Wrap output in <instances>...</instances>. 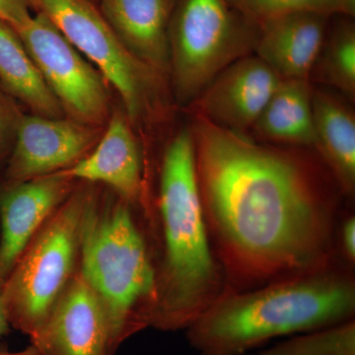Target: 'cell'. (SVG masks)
I'll return each instance as SVG.
<instances>
[{
	"label": "cell",
	"instance_id": "cell-1",
	"mask_svg": "<svg viewBox=\"0 0 355 355\" xmlns=\"http://www.w3.org/2000/svg\"><path fill=\"white\" fill-rule=\"evenodd\" d=\"M203 216L226 291H245L342 259L343 193L316 151L261 144L193 116Z\"/></svg>",
	"mask_w": 355,
	"mask_h": 355
},
{
	"label": "cell",
	"instance_id": "cell-2",
	"mask_svg": "<svg viewBox=\"0 0 355 355\" xmlns=\"http://www.w3.org/2000/svg\"><path fill=\"white\" fill-rule=\"evenodd\" d=\"M354 319V268L340 259L250 291H226L186 334L200 355H246L273 338Z\"/></svg>",
	"mask_w": 355,
	"mask_h": 355
},
{
	"label": "cell",
	"instance_id": "cell-3",
	"mask_svg": "<svg viewBox=\"0 0 355 355\" xmlns=\"http://www.w3.org/2000/svg\"><path fill=\"white\" fill-rule=\"evenodd\" d=\"M162 258L158 301L150 327L187 330L226 291V280L210 243L196 164L195 140L184 128L166 146L158 195Z\"/></svg>",
	"mask_w": 355,
	"mask_h": 355
},
{
	"label": "cell",
	"instance_id": "cell-4",
	"mask_svg": "<svg viewBox=\"0 0 355 355\" xmlns=\"http://www.w3.org/2000/svg\"><path fill=\"white\" fill-rule=\"evenodd\" d=\"M88 184L78 270L106 313L114 352L150 327L158 301L157 268L130 203L121 198L105 200Z\"/></svg>",
	"mask_w": 355,
	"mask_h": 355
},
{
	"label": "cell",
	"instance_id": "cell-5",
	"mask_svg": "<svg viewBox=\"0 0 355 355\" xmlns=\"http://www.w3.org/2000/svg\"><path fill=\"white\" fill-rule=\"evenodd\" d=\"M88 186L79 182L28 244L2 282L9 323L30 338L41 330L76 272Z\"/></svg>",
	"mask_w": 355,
	"mask_h": 355
},
{
	"label": "cell",
	"instance_id": "cell-6",
	"mask_svg": "<svg viewBox=\"0 0 355 355\" xmlns=\"http://www.w3.org/2000/svg\"><path fill=\"white\" fill-rule=\"evenodd\" d=\"M260 29L230 0H180L169 31V78L190 106L220 72L254 55Z\"/></svg>",
	"mask_w": 355,
	"mask_h": 355
},
{
	"label": "cell",
	"instance_id": "cell-7",
	"mask_svg": "<svg viewBox=\"0 0 355 355\" xmlns=\"http://www.w3.org/2000/svg\"><path fill=\"white\" fill-rule=\"evenodd\" d=\"M31 4L113 86L130 123L164 113L167 77L125 48L91 0H31Z\"/></svg>",
	"mask_w": 355,
	"mask_h": 355
},
{
	"label": "cell",
	"instance_id": "cell-8",
	"mask_svg": "<svg viewBox=\"0 0 355 355\" xmlns=\"http://www.w3.org/2000/svg\"><path fill=\"white\" fill-rule=\"evenodd\" d=\"M29 51L65 118L105 127L111 118L108 83L44 13L14 29Z\"/></svg>",
	"mask_w": 355,
	"mask_h": 355
},
{
	"label": "cell",
	"instance_id": "cell-9",
	"mask_svg": "<svg viewBox=\"0 0 355 355\" xmlns=\"http://www.w3.org/2000/svg\"><path fill=\"white\" fill-rule=\"evenodd\" d=\"M105 127L67 118L21 114L3 186L69 169L94 148Z\"/></svg>",
	"mask_w": 355,
	"mask_h": 355
},
{
	"label": "cell",
	"instance_id": "cell-10",
	"mask_svg": "<svg viewBox=\"0 0 355 355\" xmlns=\"http://www.w3.org/2000/svg\"><path fill=\"white\" fill-rule=\"evenodd\" d=\"M282 80L260 58L248 55L226 67L189 107L195 116L246 135Z\"/></svg>",
	"mask_w": 355,
	"mask_h": 355
},
{
	"label": "cell",
	"instance_id": "cell-11",
	"mask_svg": "<svg viewBox=\"0 0 355 355\" xmlns=\"http://www.w3.org/2000/svg\"><path fill=\"white\" fill-rule=\"evenodd\" d=\"M31 345L44 355H114L106 313L76 270Z\"/></svg>",
	"mask_w": 355,
	"mask_h": 355
},
{
	"label": "cell",
	"instance_id": "cell-12",
	"mask_svg": "<svg viewBox=\"0 0 355 355\" xmlns=\"http://www.w3.org/2000/svg\"><path fill=\"white\" fill-rule=\"evenodd\" d=\"M79 182L58 172L0 187V282Z\"/></svg>",
	"mask_w": 355,
	"mask_h": 355
},
{
	"label": "cell",
	"instance_id": "cell-13",
	"mask_svg": "<svg viewBox=\"0 0 355 355\" xmlns=\"http://www.w3.org/2000/svg\"><path fill=\"white\" fill-rule=\"evenodd\" d=\"M60 172L78 182L106 184L130 205L139 202L144 191L141 161L137 137L125 112L112 113L94 148Z\"/></svg>",
	"mask_w": 355,
	"mask_h": 355
},
{
	"label": "cell",
	"instance_id": "cell-14",
	"mask_svg": "<svg viewBox=\"0 0 355 355\" xmlns=\"http://www.w3.org/2000/svg\"><path fill=\"white\" fill-rule=\"evenodd\" d=\"M330 16L294 12L261 26L254 55L282 79H309L321 53Z\"/></svg>",
	"mask_w": 355,
	"mask_h": 355
},
{
	"label": "cell",
	"instance_id": "cell-15",
	"mask_svg": "<svg viewBox=\"0 0 355 355\" xmlns=\"http://www.w3.org/2000/svg\"><path fill=\"white\" fill-rule=\"evenodd\" d=\"M176 0H101L100 11L121 43L169 78V31Z\"/></svg>",
	"mask_w": 355,
	"mask_h": 355
},
{
	"label": "cell",
	"instance_id": "cell-16",
	"mask_svg": "<svg viewBox=\"0 0 355 355\" xmlns=\"http://www.w3.org/2000/svg\"><path fill=\"white\" fill-rule=\"evenodd\" d=\"M314 150L330 170L345 197L355 191V116L342 96L313 89Z\"/></svg>",
	"mask_w": 355,
	"mask_h": 355
},
{
	"label": "cell",
	"instance_id": "cell-17",
	"mask_svg": "<svg viewBox=\"0 0 355 355\" xmlns=\"http://www.w3.org/2000/svg\"><path fill=\"white\" fill-rule=\"evenodd\" d=\"M313 89L309 79H284L252 128L256 137L268 144L314 150Z\"/></svg>",
	"mask_w": 355,
	"mask_h": 355
},
{
	"label": "cell",
	"instance_id": "cell-18",
	"mask_svg": "<svg viewBox=\"0 0 355 355\" xmlns=\"http://www.w3.org/2000/svg\"><path fill=\"white\" fill-rule=\"evenodd\" d=\"M0 85L33 114L65 118L19 35L3 21H0Z\"/></svg>",
	"mask_w": 355,
	"mask_h": 355
},
{
	"label": "cell",
	"instance_id": "cell-19",
	"mask_svg": "<svg viewBox=\"0 0 355 355\" xmlns=\"http://www.w3.org/2000/svg\"><path fill=\"white\" fill-rule=\"evenodd\" d=\"M345 17L327 33L310 79L330 86L350 101L355 98V26Z\"/></svg>",
	"mask_w": 355,
	"mask_h": 355
},
{
	"label": "cell",
	"instance_id": "cell-20",
	"mask_svg": "<svg viewBox=\"0 0 355 355\" xmlns=\"http://www.w3.org/2000/svg\"><path fill=\"white\" fill-rule=\"evenodd\" d=\"M253 355H355V319L297 334Z\"/></svg>",
	"mask_w": 355,
	"mask_h": 355
},
{
	"label": "cell",
	"instance_id": "cell-21",
	"mask_svg": "<svg viewBox=\"0 0 355 355\" xmlns=\"http://www.w3.org/2000/svg\"><path fill=\"white\" fill-rule=\"evenodd\" d=\"M250 21L261 26L266 21L294 12H316L354 17L355 0H230Z\"/></svg>",
	"mask_w": 355,
	"mask_h": 355
},
{
	"label": "cell",
	"instance_id": "cell-22",
	"mask_svg": "<svg viewBox=\"0 0 355 355\" xmlns=\"http://www.w3.org/2000/svg\"><path fill=\"white\" fill-rule=\"evenodd\" d=\"M20 114L13 103V98L7 94L0 85V158L6 153L10 139L14 140Z\"/></svg>",
	"mask_w": 355,
	"mask_h": 355
},
{
	"label": "cell",
	"instance_id": "cell-23",
	"mask_svg": "<svg viewBox=\"0 0 355 355\" xmlns=\"http://www.w3.org/2000/svg\"><path fill=\"white\" fill-rule=\"evenodd\" d=\"M31 0H0V21L17 29L32 17Z\"/></svg>",
	"mask_w": 355,
	"mask_h": 355
},
{
	"label": "cell",
	"instance_id": "cell-24",
	"mask_svg": "<svg viewBox=\"0 0 355 355\" xmlns=\"http://www.w3.org/2000/svg\"><path fill=\"white\" fill-rule=\"evenodd\" d=\"M338 247L340 257L352 268L355 263V217L349 214L340 221L338 233Z\"/></svg>",
	"mask_w": 355,
	"mask_h": 355
},
{
	"label": "cell",
	"instance_id": "cell-25",
	"mask_svg": "<svg viewBox=\"0 0 355 355\" xmlns=\"http://www.w3.org/2000/svg\"><path fill=\"white\" fill-rule=\"evenodd\" d=\"M11 326L9 323L8 317L4 306L3 297H2V282H0V338L6 336L10 330Z\"/></svg>",
	"mask_w": 355,
	"mask_h": 355
},
{
	"label": "cell",
	"instance_id": "cell-26",
	"mask_svg": "<svg viewBox=\"0 0 355 355\" xmlns=\"http://www.w3.org/2000/svg\"><path fill=\"white\" fill-rule=\"evenodd\" d=\"M0 355H44L39 352L36 347H28L24 350H20V352H9V350L0 349Z\"/></svg>",
	"mask_w": 355,
	"mask_h": 355
}]
</instances>
